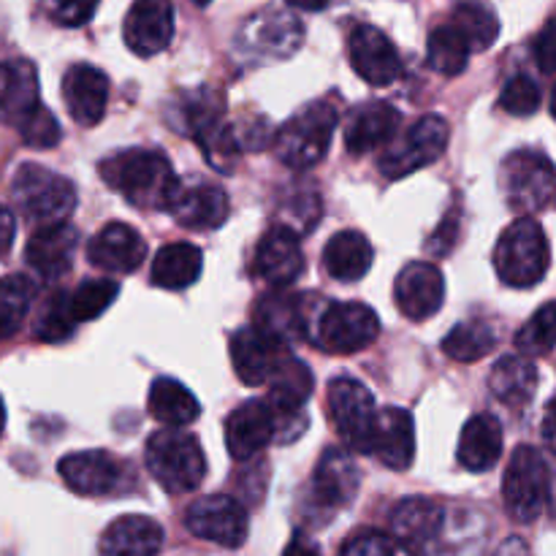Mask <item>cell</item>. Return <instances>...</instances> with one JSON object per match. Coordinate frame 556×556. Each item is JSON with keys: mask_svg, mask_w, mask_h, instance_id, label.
Segmentation results:
<instances>
[{"mask_svg": "<svg viewBox=\"0 0 556 556\" xmlns=\"http://www.w3.org/2000/svg\"><path fill=\"white\" fill-rule=\"evenodd\" d=\"M548 489H552V476L541 451L532 445H519L510 454L503 478V500L510 519L519 525H532L541 519L548 503Z\"/></svg>", "mask_w": 556, "mask_h": 556, "instance_id": "cell-9", "label": "cell"}, {"mask_svg": "<svg viewBox=\"0 0 556 556\" xmlns=\"http://www.w3.org/2000/svg\"><path fill=\"white\" fill-rule=\"evenodd\" d=\"M185 525L201 541L217 543L226 548H239L248 541V510L226 494L195 500L188 508Z\"/></svg>", "mask_w": 556, "mask_h": 556, "instance_id": "cell-13", "label": "cell"}, {"mask_svg": "<svg viewBox=\"0 0 556 556\" xmlns=\"http://www.w3.org/2000/svg\"><path fill=\"white\" fill-rule=\"evenodd\" d=\"M497 556H530V552H527V546L519 541V538H510V541L500 548Z\"/></svg>", "mask_w": 556, "mask_h": 556, "instance_id": "cell-55", "label": "cell"}, {"mask_svg": "<svg viewBox=\"0 0 556 556\" xmlns=\"http://www.w3.org/2000/svg\"><path fill=\"white\" fill-rule=\"evenodd\" d=\"M380 334V320L372 307L358 302H331L315 324L313 340L320 351L351 356L372 345Z\"/></svg>", "mask_w": 556, "mask_h": 556, "instance_id": "cell-11", "label": "cell"}, {"mask_svg": "<svg viewBox=\"0 0 556 556\" xmlns=\"http://www.w3.org/2000/svg\"><path fill=\"white\" fill-rule=\"evenodd\" d=\"M43 14L63 27H79L92 20L101 0H38Z\"/></svg>", "mask_w": 556, "mask_h": 556, "instance_id": "cell-47", "label": "cell"}, {"mask_svg": "<svg viewBox=\"0 0 556 556\" xmlns=\"http://www.w3.org/2000/svg\"><path fill=\"white\" fill-rule=\"evenodd\" d=\"M391 538L407 554L424 556L440 541L445 527L443 505L429 497H407L391 510Z\"/></svg>", "mask_w": 556, "mask_h": 556, "instance_id": "cell-16", "label": "cell"}, {"mask_svg": "<svg viewBox=\"0 0 556 556\" xmlns=\"http://www.w3.org/2000/svg\"><path fill=\"white\" fill-rule=\"evenodd\" d=\"M125 43L139 58H155L174 38V0H136L123 25Z\"/></svg>", "mask_w": 556, "mask_h": 556, "instance_id": "cell-20", "label": "cell"}, {"mask_svg": "<svg viewBox=\"0 0 556 556\" xmlns=\"http://www.w3.org/2000/svg\"><path fill=\"white\" fill-rule=\"evenodd\" d=\"M500 106L514 117H530L541 106V87L532 76L516 74L505 81L503 92H500Z\"/></svg>", "mask_w": 556, "mask_h": 556, "instance_id": "cell-45", "label": "cell"}, {"mask_svg": "<svg viewBox=\"0 0 556 556\" xmlns=\"http://www.w3.org/2000/svg\"><path fill=\"white\" fill-rule=\"evenodd\" d=\"M101 179L139 210H172L179 193V179L166 155L155 150H123L98 166Z\"/></svg>", "mask_w": 556, "mask_h": 556, "instance_id": "cell-1", "label": "cell"}, {"mask_svg": "<svg viewBox=\"0 0 556 556\" xmlns=\"http://www.w3.org/2000/svg\"><path fill=\"white\" fill-rule=\"evenodd\" d=\"M204 269L201 250L190 242H174L157 250L152 258V282L166 291H182L193 286Z\"/></svg>", "mask_w": 556, "mask_h": 556, "instance_id": "cell-36", "label": "cell"}, {"mask_svg": "<svg viewBox=\"0 0 556 556\" xmlns=\"http://www.w3.org/2000/svg\"><path fill=\"white\" fill-rule=\"evenodd\" d=\"M5 340V337H3V331H0V342H3Z\"/></svg>", "mask_w": 556, "mask_h": 556, "instance_id": "cell-59", "label": "cell"}, {"mask_svg": "<svg viewBox=\"0 0 556 556\" xmlns=\"http://www.w3.org/2000/svg\"><path fill=\"white\" fill-rule=\"evenodd\" d=\"M147 467L157 486L168 494H190L206 476L201 443L179 429H161L147 440Z\"/></svg>", "mask_w": 556, "mask_h": 556, "instance_id": "cell-3", "label": "cell"}, {"mask_svg": "<svg viewBox=\"0 0 556 556\" xmlns=\"http://www.w3.org/2000/svg\"><path fill=\"white\" fill-rule=\"evenodd\" d=\"M253 324L255 329L266 331V334L286 342V345L309 337L307 304H304V296L302 293L282 291V288L264 293V296L255 302Z\"/></svg>", "mask_w": 556, "mask_h": 556, "instance_id": "cell-25", "label": "cell"}, {"mask_svg": "<svg viewBox=\"0 0 556 556\" xmlns=\"http://www.w3.org/2000/svg\"><path fill=\"white\" fill-rule=\"evenodd\" d=\"M286 556H320V552H318V546H315V543L307 541V538L296 535L291 543H288Z\"/></svg>", "mask_w": 556, "mask_h": 556, "instance_id": "cell-53", "label": "cell"}, {"mask_svg": "<svg viewBox=\"0 0 556 556\" xmlns=\"http://www.w3.org/2000/svg\"><path fill=\"white\" fill-rule=\"evenodd\" d=\"M147 407H150V416L166 429H182L201 416V405L193 391H188L174 378H157L150 386Z\"/></svg>", "mask_w": 556, "mask_h": 556, "instance_id": "cell-35", "label": "cell"}, {"mask_svg": "<svg viewBox=\"0 0 556 556\" xmlns=\"http://www.w3.org/2000/svg\"><path fill=\"white\" fill-rule=\"evenodd\" d=\"M337 123H340V114L329 101H313L299 109L277 134L280 161L299 172L315 166L329 150Z\"/></svg>", "mask_w": 556, "mask_h": 556, "instance_id": "cell-8", "label": "cell"}, {"mask_svg": "<svg viewBox=\"0 0 556 556\" xmlns=\"http://www.w3.org/2000/svg\"><path fill=\"white\" fill-rule=\"evenodd\" d=\"M459 212H448V217L443 220V226L434 231V237L427 242V253L445 255L456 242V233H459Z\"/></svg>", "mask_w": 556, "mask_h": 556, "instance_id": "cell-50", "label": "cell"}, {"mask_svg": "<svg viewBox=\"0 0 556 556\" xmlns=\"http://www.w3.org/2000/svg\"><path fill=\"white\" fill-rule=\"evenodd\" d=\"M291 356V345L275 340L255 326L231 337L233 369H237L239 380L248 386H269V380L280 372V367Z\"/></svg>", "mask_w": 556, "mask_h": 556, "instance_id": "cell-15", "label": "cell"}, {"mask_svg": "<svg viewBox=\"0 0 556 556\" xmlns=\"http://www.w3.org/2000/svg\"><path fill=\"white\" fill-rule=\"evenodd\" d=\"M38 101V74L30 60H3L0 63V123L20 125Z\"/></svg>", "mask_w": 556, "mask_h": 556, "instance_id": "cell-32", "label": "cell"}, {"mask_svg": "<svg viewBox=\"0 0 556 556\" xmlns=\"http://www.w3.org/2000/svg\"><path fill=\"white\" fill-rule=\"evenodd\" d=\"M552 266V248L546 231L535 217H516L494 248V269L510 288H532Z\"/></svg>", "mask_w": 556, "mask_h": 556, "instance_id": "cell-2", "label": "cell"}, {"mask_svg": "<svg viewBox=\"0 0 556 556\" xmlns=\"http://www.w3.org/2000/svg\"><path fill=\"white\" fill-rule=\"evenodd\" d=\"M76 244H79V231L68 223L43 226L27 242L25 258L30 269L41 275L43 280H58V277L68 275Z\"/></svg>", "mask_w": 556, "mask_h": 556, "instance_id": "cell-29", "label": "cell"}, {"mask_svg": "<svg viewBox=\"0 0 556 556\" xmlns=\"http://www.w3.org/2000/svg\"><path fill=\"white\" fill-rule=\"evenodd\" d=\"M451 25L467 38L472 52H486L500 36V20L489 0H456Z\"/></svg>", "mask_w": 556, "mask_h": 556, "instance_id": "cell-38", "label": "cell"}, {"mask_svg": "<svg viewBox=\"0 0 556 556\" xmlns=\"http://www.w3.org/2000/svg\"><path fill=\"white\" fill-rule=\"evenodd\" d=\"M470 43L467 38L456 30L454 25H440L429 33L427 41V63L429 68L438 71L443 76H459L467 68L470 60Z\"/></svg>", "mask_w": 556, "mask_h": 556, "instance_id": "cell-40", "label": "cell"}, {"mask_svg": "<svg viewBox=\"0 0 556 556\" xmlns=\"http://www.w3.org/2000/svg\"><path fill=\"white\" fill-rule=\"evenodd\" d=\"M541 432H543V445H546V448L556 456V396L552 402H548L546 416H543Z\"/></svg>", "mask_w": 556, "mask_h": 556, "instance_id": "cell-52", "label": "cell"}, {"mask_svg": "<svg viewBox=\"0 0 556 556\" xmlns=\"http://www.w3.org/2000/svg\"><path fill=\"white\" fill-rule=\"evenodd\" d=\"M16 128H20L22 141L27 147H36V150H52L54 144H60V136H63L58 119H54V114L47 106L33 109Z\"/></svg>", "mask_w": 556, "mask_h": 556, "instance_id": "cell-46", "label": "cell"}, {"mask_svg": "<svg viewBox=\"0 0 556 556\" xmlns=\"http://www.w3.org/2000/svg\"><path fill=\"white\" fill-rule=\"evenodd\" d=\"M340 556H394V538L380 530H358L348 538Z\"/></svg>", "mask_w": 556, "mask_h": 556, "instance_id": "cell-48", "label": "cell"}, {"mask_svg": "<svg viewBox=\"0 0 556 556\" xmlns=\"http://www.w3.org/2000/svg\"><path fill=\"white\" fill-rule=\"evenodd\" d=\"M63 101L74 123H79L81 128H92L106 114L109 76L96 65H71L63 76Z\"/></svg>", "mask_w": 556, "mask_h": 556, "instance_id": "cell-22", "label": "cell"}, {"mask_svg": "<svg viewBox=\"0 0 556 556\" xmlns=\"http://www.w3.org/2000/svg\"><path fill=\"white\" fill-rule=\"evenodd\" d=\"M190 3H195V5H201V9H204V5H210L212 0H190Z\"/></svg>", "mask_w": 556, "mask_h": 556, "instance_id": "cell-58", "label": "cell"}, {"mask_svg": "<svg viewBox=\"0 0 556 556\" xmlns=\"http://www.w3.org/2000/svg\"><path fill=\"white\" fill-rule=\"evenodd\" d=\"M516 348L521 356H546L556 348V299L543 304L516 334Z\"/></svg>", "mask_w": 556, "mask_h": 556, "instance_id": "cell-42", "label": "cell"}, {"mask_svg": "<svg viewBox=\"0 0 556 556\" xmlns=\"http://www.w3.org/2000/svg\"><path fill=\"white\" fill-rule=\"evenodd\" d=\"M372 456L389 470H407L416 459V421L402 407H386L378 413L372 438Z\"/></svg>", "mask_w": 556, "mask_h": 556, "instance_id": "cell-28", "label": "cell"}, {"mask_svg": "<svg viewBox=\"0 0 556 556\" xmlns=\"http://www.w3.org/2000/svg\"><path fill=\"white\" fill-rule=\"evenodd\" d=\"M76 318L71 309V293L54 291L43 304L41 315L36 324V340L41 342H63L74 334Z\"/></svg>", "mask_w": 556, "mask_h": 556, "instance_id": "cell-43", "label": "cell"}, {"mask_svg": "<svg viewBox=\"0 0 556 556\" xmlns=\"http://www.w3.org/2000/svg\"><path fill=\"white\" fill-rule=\"evenodd\" d=\"M163 546V527L150 516H119L101 535L98 556H155Z\"/></svg>", "mask_w": 556, "mask_h": 556, "instance_id": "cell-30", "label": "cell"}, {"mask_svg": "<svg viewBox=\"0 0 556 556\" xmlns=\"http://www.w3.org/2000/svg\"><path fill=\"white\" fill-rule=\"evenodd\" d=\"M497 329H494L489 320H462L459 326L445 334L443 340V353L454 362L462 364H472V362H481L486 358L489 353L497 348Z\"/></svg>", "mask_w": 556, "mask_h": 556, "instance_id": "cell-39", "label": "cell"}, {"mask_svg": "<svg viewBox=\"0 0 556 556\" xmlns=\"http://www.w3.org/2000/svg\"><path fill=\"white\" fill-rule=\"evenodd\" d=\"M3 429H5V405L0 400V438H3Z\"/></svg>", "mask_w": 556, "mask_h": 556, "instance_id": "cell-56", "label": "cell"}, {"mask_svg": "<svg viewBox=\"0 0 556 556\" xmlns=\"http://www.w3.org/2000/svg\"><path fill=\"white\" fill-rule=\"evenodd\" d=\"M503 456V427L489 413H478L465 424L459 438V465L470 472H486Z\"/></svg>", "mask_w": 556, "mask_h": 556, "instance_id": "cell-33", "label": "cell"}, {"mask_svg": "<svg viewBox=\"0 0 556 556\" xmlns=\"http://www.w3.org/2000/svg\"><path fill=\"white\" fill-rule=\"evenodd\" d=\"M228 195L226 190L217 185L206 182H190L179 185V193L172 204L174 220L188 231H212V228L223 226L228 217Z\"/></svg>", "mask_w": 556, "mask_h": 556, "instance_id": "cell-27", "label": "cell"}, {"mask_svg": "<svg viewBox=\"0 0 556 556\" xmlns=\"http://www.w3.org/2000/svg\"><path fill=\"white\" fill-rule=\"evenodd\" d=\"M14 233H16V220H14V212L9 206L0 204V258L11 250V242H14Z\"/></svg>", "mask_w": 556, "mask_h": 556, "instance_id": "cell-51", "label": "cell"}, {"mask_svg": "<svg viewBox=\"0 0 556 556\" xmlns=\"http://www.w3.org/2000/svg\"><path fill=\"white\" fill-rule=\"evenodd\" d=\"M402 114L386 101L362 103L345 123V150L351 155H367V152L389 147L396 139Z\"/></svg>", "mask_w": 556, "mask_h": 556, "instance_id": "cell-26", "label": "cell"}, {"mask_svg": "<svg viewBox=\"0 0 556 556\" xmlns=\"http://www.w3.org/2000/svg\"><path fill=\"white\" fill-rule=\"evenodd\" d=\"M358 483H362V472H358L353 456L342 448H329L315 465L313 500L318 503V508L334 514V510L353 503Z\"/></svg>", "mask_w": 556, "mask_h": 556, "instance_id": "cell-24", "label": "cell"}, {"mask_svg": "<svg viewBox=\"0 0 556 556\" xmlns=\"http://www.w3.org/2000/svg\"><path fill=\"white\" fill-rule=\"evenodd\" d=\"M351 65L367 85L389 87L400 79L402 58L394 41L375 25H358L348 41Z\"/></svg>", "mask_w": 556, "mask_h": 556, "instance_id": "cell-17", "label": "cell"}, {"mask_svg": "<svg viewBox=\"0 0 556 556\" xmlns=\"http://www.w3.org/2000/svg\"><path fill=\"white\" fill-rule=\"evenodd\" d=\"M394 299L405 318L416 320V324L432 318L445 302L443 271L429 261H413L396 275Z\"/></svg>", "mask_w": 556, "mask_h": 556, "instance_id": "cell-19", "label": "cell"}, {"mask_svg": "<svg viewBox=\"0 0 556 556\" xmlns=\"http://www.w3.org/2000/svg\"><path fill=\"white\" fill-rule=\"evenodd\" d=\"M304 41V25L286 9H264L242 22L233 49L248 63H280L293 58Z\"/></svg>", "mask_w": 556, "mask_h": 556, "instance_id": "cell-6", "label": "cell"}, {"mask_svg": "<svg viewBox=\"0 0 556 556\" xmlns=\"http://www.w3.org/2000/svg\"><path fill=\"white\" fill-rule=\"evenodd\" d=\"M315 380L313 372L304 362H299L296 356L288 358L280 367V372L269 380V407L275 410L277 421H280V432H288V421H296L302 416L304 405L313 396Z\"/></svg>", "mask_w": 556, "mask_h": 556, "instance_id": "cell-31", "label": "cell"}, {"mask_svg": "<svg viewBox=\"0 0 556 556\" xmlns=\"http://www.w3.org/2000/svg\"><path fill=\"white\" fill-rule=\"evenodd\" d=\"M280 432L275 410L269 402L248 400L226 418V445L228 454L237 462H248L271 445Z\"/></svg>", "mask_w": 556, "mask_h": 556, "instance_id": "cell-18", "label": "cell"}, {"mask_svg": "<svg viewBox=\"0 0 556 556\" xmlns=\"http://www.w3.org/2000/svg\"><path fill=\"white\" fill-rule=\"evenodd\" d=\"M552 114H554V119H556V85H554V90H552Z\"/></svg>", "mask_w": 556, "mask_h": 556, "instance_id": "cell-57", "label": "cell"}, {"mask_svg": "<svg viewBox=\"0 0 556 556\" xmlns=\"http://www.w3.org/2000/svg\"><path fill=\"white\" fill-rule=\"evenodd\" d=\"M378 407L367 386L356 378H337L329 383V418L342 443L356 454H372Z\"/></svg>", "mask_w": 556, "mask_h": 556, "instance_id": "cell-10", "label": "cell"}, {"mask_svg": "<svg viewBox=\"0 0 556 556\" xmlns=\"http://www.w3.org/2000/svg\"><path fill=\"white\" fill-rule=\"evenodd\" d=\"M119 286L114 280H85L81 286H76V291L71 293V309H74L76 324H85V320L98 318L101 313H106L112 307V302L117 299Z\"/></svg>", "mask_w": 556, "mask_h": 556, "instance_id": "cell-44", "label": "cell"}, {"mask_svg": "<svg viewBox=\"0 0 556 556\" xmlns=\"http://www.w3.org/2000/svg\"><path fill=\"white\" fill-rule=\"evenodd\" d=\"M532 54H535V63L543 74H556V16H552L535 36Z\"/></svg>", "mask_w": 556, "mask_h": 556, "instance_id": "cell-49", "label": "cell"}, {"mask_svg": "<svg viewBox=\"0 0 556 556\" xmlns=\"http://www.w3.org/2000/svg\"><path fill=\"white\" fill-rule=\"evenodd\" d=\"M304 253L299 244V233L291 228L275 226L264 233V239L255 248L253 271L255 277L266 280L275 288H286L302 275Z\"/></svg>", "mask_w": 556, "mask_h": 556, "instance_id": "cell-23", "label": "cell"}, {"mask_svg": "<svg viewBox=\"0 0 556 556\" xmlns=\"http://www.w3.org/2000/svg\"><path fill=\"white\" fill-rule=\"evenodd\" d=\"M500 188L514 212L530 217L556 201V168L543 152L516 150L500 166Z\"/></svg>", "mask_w": 556, "mask_h": 556, "instance_id": "cell-7", "label": "cell"}, {"mask_svg": "<svg viewBox=\"0 0 556 556\" xmlns=\"http://www.w3.org/2000/svg\"><path fill=\"white\" fill-rule=\"evenodd\" d=\"M179 112H182V128L179 130H188V136L199 141L212 166L231 174L233 161L239 155V139L237 128L226 123L223 98L212 90L188 92Z\"/></svg>", "mask_w": 556, "mask_h": 556, "instance_id": "cell-5", "label": "cell"}, {"mask_svg": "<svg viewBox=\"0 0 556 556\" xmlns=\"http://www.w3.org/2000/svg\"><path fill=\"white\" fill-rule=\"evenodd\" d=\"M11 195L27 220L38 226H58L76 210V185L63 174L38 163H22L11 182Z\"/></svg>", "mask_w": 556, "mask_h": 556, "instance_id": "cell-4", "label": "cell"}, {"mask_svg": "<svg viewBox=\"0 0 556 556\" xmlns=\"http://www.w3.org/2000/svg\"><path fill=\"white\" fill-rule=\"evenodd\" d=\"M538 386V369L527 356H505L489 375V389L503 405L525 407Z\"/></svg>", "mask_w": 556, "mask_h": 556, "instance_id": "cell-37", "label": "cell"}, {"mask_svg": "<svg viewBox=\"0 0 556 556\" xmlns=\"http://www.w3.org/2000/svg\"><path fill=\"white\" fill-rule=\"evenodd\" d=\"M448 123L440 114H427L402 139H394L386 147L383 155L378 157V168L389 179L407 177V174L443 157L445 147H448Z\"/></svg>", "mask_w": 556, "mask_h": 556, "instance_id": "cell-12", "label": "cell"}, {"mask_svg": "<svg viewBox=\"0 0 556 556\" xmlns=\"http://www.w3.org/2000/svg\"><path fill=\"white\" fill-rule=\"evenodd\" d=\"M286 3L299 11H324L331 0H286Z\"/></svg>", "mask_w": 556, "mask_h": 556, "instance_id": "cell-54", "label": "cell"}, {"mask_svg": "<svg viewBox=\"0 0 556 556\" xmlns=\"http://www.w3.org/2000/svg\"><path fill=\"white\" fill-rule=\"evenodd\" d=\"M60 478L81 497H109L125 486V465L109 451H76L60 459Z\"/></svg>", "mask_w": 556, "mask_h": 556, "instance_id": "cell-14", "label": "cell"}, {"mask_svg": "<svg viewBox=\"0 0 556 556\" xmlns=\"http://www.w3.org/2000/svg\"><path fill=\"white\" fill-rule=\"evenodd\" d=\"M372 266V244L362 231H340L326 242L324 269L340 282H356Z\"/></svg>", "mask_w": 556, "mask_h": 556, "instance_id": "cell-34", "label": "cell"}, {"mask_svg": "<svg viewBox=\"0 0 556 556\" xmlns=\"http://www.w3.org/2000/svg\"><path fill=\"white\" fill-rule=\"evenodd\" d=\"M36 291V282L25 275H9L0 280V331L5 340L14 337L25 324Z\"/></svg>", "mask_w": 556, "mask_h": 556, "instance_id": "cell-41", "label": "cell"}, {"mask_svg": "<svg viewBox=\"0 0 556 556\" xmlns=\"http://www.w3.org/2000/svg\"><path fill=\"white\" fill-rule=\"evenodd\" d=\"M87 258L96 269L112 271V275H130L139 269L147 258V242L134 226L125 223H109L87 244Z\"/></svg>", "mask_w": 556, "mask_h": 556, "instance_id": "cell-21", "label": "cell"}]
</instances>
